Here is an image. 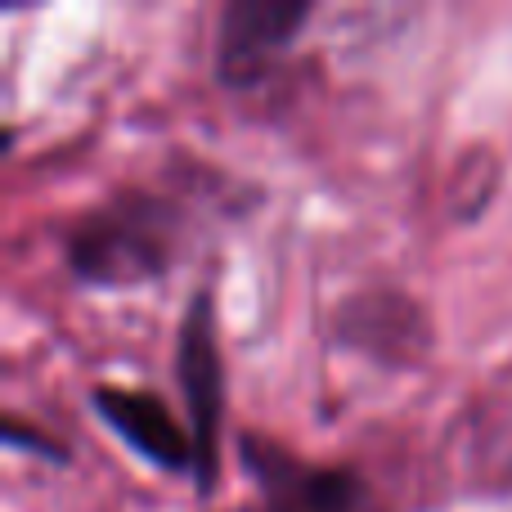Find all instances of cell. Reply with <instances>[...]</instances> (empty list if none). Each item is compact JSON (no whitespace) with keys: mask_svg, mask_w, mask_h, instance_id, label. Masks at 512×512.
I'll use <instances>...</instances> for the list:
<instances>
[{"mask_svg":"<svg viewBox=\"0 0 512 512\" xmlns=\"http://www.w3.org/2000/svg\"><path fill=\"white\" fill-rule=\"evenodd\" d=\"M265 490V512H360V481L337 468H306L265 441H243Z\"/></svg>","mask_w":512,"mask_h":512,"instance_id":"277c9868","label":"cell"},{"mask_svg":"<svg viewBox=\"0 0 512 512\" xmlns=\"http://www.w3.org/2000/svg\"><path fill=\"white\" fill-rule=\"evenodd\" d=\"M90 405H95V414L149 463H158V468H167V472H194L198 468L194 436L180 432L176 414H171L153 391L95 387L90 391Z\"/></svg>","mask_w":512,"mask_h":512,"instance_id":"5b68a950","label":"cell"},{"mask_svg":"<svg viewBox=\"0 0 512 512\" xmlns=\"http://www.w3.org/2000/svg\"><path fill=\"white\" fill-rule=\"evenodd\" d=\"M176 373L189 405V436H194V459H198L194 481L207 495L216 486V445H221V414H225L221 346H216V319H212V297L207 292H198L185 324H180Z\"/></svg>","mask_w":512,"mask_h":512,"instance_id":"7a4b0ae2","label":"cell"},{"mask_svg":"<svg viewBox=\"0 0 512 512\" xmlns=\"http://www.w3.org/2000/svg\"><path fill=\"white\" fill-rule=\"evenodd\" d=\"M176 252V207L149 194H126L95 207L72 230L68 261L86 283L131 288L158 279Z\"/></svg>","mask_w":512,"mask_h":512,"instance_id":"6da1fadb","label":"cell"},{"mask_svg":"<svg viewBox=\"0 0 512 512\" xmlns=\"http://www.w3.org/2000/svg\"><path fill=\"white\" fill-rule=\"evenodd\" d=\"M310 18L306 0H230L216 27V72L230 86H252L265 77L274 54L292 45Z\"/></svg>","mask_w":512,"mask_h":512,"instance_id":"3957f363","label":"cell"}]
</instances>
